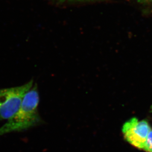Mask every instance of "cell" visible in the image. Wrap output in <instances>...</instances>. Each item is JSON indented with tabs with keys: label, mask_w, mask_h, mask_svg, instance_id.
Wrapping results in <instances>:
<instances>
[{
	"label": "cell",
	"mask_w": 152,
	"mask_h": 152,
	"mask_svg": "<svg viewBox=\"0 0 152 152\" xmlns=\"http://www.w3.org/2000/svg\"><path fill=\"white\" fill-rule=\"evenodd\" d=\"M150 130L149 124L146 121H139L135 118L124 123L122 129L124 138L127 142L142 149Z\"/></svg>",
	"instance_id": "cell-3"
},
{
	"label": "cell",
	"mask_w": 152,
	"mask_h": 152,
	"mask_svg": "<svg viewBox=\"0 0 152 152\" xmlns=\"http://www.w3.org/2000/svg\"><path fill=\"white\" fill-rule=\"evenodd\" d=\"M39 101V94L35 85L27 92L18 111L0 127V136L26 130L40 123L38 110Z\"/></svg>",
	"instance_id": "cell-1"
},
{
	"label": "cell",
	"mask_w": 152,
	"mask_h": 152,
	"mask_svg": "<svg viewBox=\"0 0 152 152\" xmlns=\"http://www.w3.org/2000/svg\"><path fill=\"white\" fill-rule=\"evenodd\" d=\"M143 149L147 151H152V130H150L148 133Z\"/></svg>",
	"instance_id": "cell-4"
},
{
	"label": "cell",
	"mask_w": 152,
	"mask_h": 152,
	"mask_svg": "<svg viewBox=\"0 0 152 152\" xmlns=\"http://www.w3.org/2000/svg\"><path fill=\"white\" fill-rule=\"evenodd\" d=\"M139 3H152V0H137Z\"/></svg>",
	"instance_id": "cell-5"
},
{
	"label": "cell",
	"mask_w": 152,
	"mask_h": 152,
	"mask_svg": "<svg viewBox=\"0 0 152 152\" xmlns=\"http://www.w3.org/2000/svg\"><path fill=\"white\" fill-rule=\"evenodd\" d=\"M59 1H64V0H59Z\"/></svg>",
	"instance_id": "cell-6"
},
{
	"label": "cell",
	"mask_w": 152,
	"mask_h": 152,
	"mask_svg": "<svg viewBox=\"0 0 152 152\" xmlns=\"http://www.w3.org/2000/svg\"><path fill=\"white\" fill-rule=\"evenodd\" d=\"M33 80L20 86L0 89V120H8L18 111Z\"/></svg>",
	"instance_id": "cell-2"
}]
</instances>
